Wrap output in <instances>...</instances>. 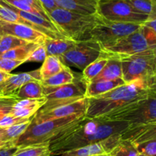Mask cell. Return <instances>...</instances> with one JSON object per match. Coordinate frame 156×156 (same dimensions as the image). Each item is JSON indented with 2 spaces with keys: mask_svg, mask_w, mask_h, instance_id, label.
<instances>
[{
  "mask_svg": "<svg viewBox=\"0 0 156 156\" xmlns=\"http://www.w3.org/2000/svg\"><path fill=\"white\" fill-rule=\"evenodd\" d=\"M150 47L139 29L136 31L123 37L108 47L101 48L103 56L123 57L149 50ZM156 50V49H155Z\"/></svg>",
  "mask_w": 156,
  "mask_h": 156,
  "instance_id": "10",
  "label": "cell"
},
{
  "mask_svg": "<svg viewBox=\"0 0 156 156\" xmlns=\"http://www.w3.org/2000/svg\"><path fill=\"white\" fill-rule=\"evenodd\" d=\"M23 63H24L23 61L13 60V59L0 57V70L10 73L12 70Z\"/></svg>",
  "mask_w": 156,
  "mask_h": 156,
  "instance_id": "37",
  "label": "cell"
},
{
  "mask_svg": "<svg viewBox=\"0 0 156 156\" xmlns=\"http://www.w3.org/2000/svg\"><path fill=\"white\" fill-rule=\"evenodd\" d=\"M62 35L75 42L91 40V31L98 21V15H81L57 8L48 14Z\"/></svg>",
  "mask_w": 156,
  "mask_h": 156,
  "instance_id": "3",
  "label": "cell"
},
{
  "mask_svg": "<svg viewBox=\"0 0 156 156\" xmlns=\"http://www.w3.org/2000/svg\"><path fill=\"white\" fill-rule=\"evenodd\" d=\"M119 121L127 122L130 125L156 123V94L143 100L136 108L123 116Z\"/></svg>",
  "mask_w": 156,
  "mask_h": 156,
  "instance_id": "12",
  "label": "cell"
},
{
  "mask_svg": "<svg viewBox=\"0 0 156 156\" xmlns=\"http://www.w3.org/2000/svg\"><path fill=\"white\" fill-rule=\"evenodd\" d=\"M96 14L105 19L114 22L142 24L149 15L133 9L126 0H98Z\"/></svg>",
  "mask_w": 156,
  "mask_h": 156,
  "instance_id": "7",
  "label": "cell"
},
{
  "mask_svg": "<svg viewBox=\"0 0 156 156\" xmlns=\"http://www.w3.org/2000/svg\"><path fill=\"white\" fill-rule=\"evenodd\" d=\"M58 8L81 14L94 15L97 12L98 0H55Z\"/></svg>",
  "mask_w": 156,
  "mask_h": 156,
  "instance_id": "17",
  "label": "cell"
},
{
  "mask_svg": "<svg viewBox=\"0 0 156 156\" xmlns=\"http://www.w3.org/2000/svg\"><path fill=\"white\" fill-rule=\"evenodd\" d=\"M12 75L13 74H12V73H6V72L2 71V70H0V85L4 83L5 81H7Z\"/></svg>",
  "mask_w": 156,
  "mask_h": 156,
  "instance_id": "41",
  "label": "cell"
},
{
  "mask_svg": "<svg viewBox=\"0 0 156 156\" xmlns=\"http://www.w3.org/2000/svg\"><path fill=\"white\" fill-rule=\"evenodd\" d=\"M85 115H73L56 120H47L39 124H30L25 132L20 136L13 146L24 148L33 145L50 143L52 140L63 132L66 129L73 126Z\"/></svg>",
  "mask_w": 156,
  "mask_h": 156,
  "instance_id": "4",
  "label": "cell"
},
{
  "mask_svg": "<svg viewBox=\"0 0 156 156\" xmlns=\"http://www.w3.org/2000/svg\"><path fill=\"white\" fill-rule=\"evenodd\" d=\"M12 156H51L50 143L33 145L20 148Z\"/></svg>",
  "mask_w": 156,
  "mask_h": 156,
  "instance_id": "29",
  "label": "cell"
},
{
  "mask_svg": "<svg viewBox=\"0 0 156 156\" xmlns=\"http://www.w3.org/2000/svg\"><path fill=\"white\" fill-rule=\"evenodd\" d=\"M108 156H138L139 153L129 141H121L109 154Z\"/></svg>",
  "mask_w": 156,
  "mask_h": 156,
  "instance_id": "32",
  "label": "cell"
},
{
  "mask_svg": "<svg viewBox=\"0 0 156 156\" xmlns=\"http://www.w3.org/2000/svg\"><path fill=\"white\" fill-rule=\"evenodd\" d=\"M31 119L33 118H21V117H15V116L12 115V114H9L0 119V127L3 128V129H6V128H9L10 127V126H14V125L22 123H24V122L27 121V120H31Z\"/></svg>",
  "mask_w": 156,
  "mask_h": 156,
  "instance_id": "36",
  "label": "cell"
},
{
  "mask_svg": "<svg viewBox=\"0 0 156 156\" xmlns=\"http://www.w3.org/2000/svg\"><path fill=\"white\" fill-rule=\"evenodd\" d=\"M85 86L82 78L76 79L73 83L60 86H43V93L47 101L38 111L44 112L84 98Z\"/></svg>",
  "mask_w": 156,
  "mask_h": 156,
  "instance_id": "6",
  "label": "cell"
},
{
  "mask_svg": "<svg viewBox=\"0 0 156 156\" xmlns=\"http://www.w3.org/2000/svg\"><path fill=\"white\" fill-rule=\"evenodd\" d=\"M18 100L15 96L14 97L0 98V119L4 116L10 114L14 105Z\"/></svg>",
  "mask_w": 156,
  "mask_h": 156,
  "instance_id": "34",
  "label": "cell"
},
{
  "mask_svg": "<svg viewBox=\"0 0 156 156\" xmlns=\"http://www.w3.org/2000/svg\"><path fill=\"white\" fill-rule=\"evenodd\" d=\"M5 131V129H3V128H1L0 127V136H1L2 135V133H4Z\"/></svg>",
  "mask_w": 156,
  "mask_h": 156,
  "instance_id": "42",
  "label": "cell"
},
{
  "mask_svg": "<svg viewBox=\"0 0 156 156\" xmlns=\"http://www.w3.org/2000/svg\"><path fill=\"white\" fill-rule=\"evenodd\" d=\"M31 120L32 119L22 123L14 125L5 129L4 133L0 136V147L5 146H14V141H15L20 136L25 132L26 129L31 123Z\"/></svg>",
  "mask_w": 156,
  "mask_h": 156,
  "instance_id": "22",
  "label": "cell"
},
{
  "mask_svg": "<svg viewBox=\"0 0 156 156\" xmlns=\"http://www.w3.org/2000/svg\"><path fill=\"white\" fill-rule=\"evenodd\" d=\"M107 57L108 59L105 66L104 67L101 72L90 82L122 79V66L120 59L116 56H107Z\"/></svg>",
  "mask_w": 156,
  "mask_h": 156,
  "instance_id": "19",
  "label": "cell"
},
{
  "mask_svg": "<svg viewBox=\"0 0 156 156\" xmlns=\"http://www.w3.org/2000/svg\"><path fill=\"white\" fill-rule=\"evenodd\" d=\"M96 156H108V155L105 154V155H96Z\"/></svg>",
  "mask_w": 156,
  "mask_h": 156,
  "instance_id": "44",
  "label": "cell"
},
{
  "mask_svg": "<svg viewBox=\"0 0 156 156\" xmlns=\"http://www.w3.org/2000/svg\"><path fill=\"white\" fill-rule=\"evenodd\" d=\"M15 97L18 100L23 99H39L44 98L43 85L41 81L32 80L24 84L17 91Z\"/></svg>",
  "mask_w": 156,
  "mask_h": 156,
  "instance_id": "23",
  "label": "cell"
},
{
  "mask_svg": "<svg viewBox=\"0 0 156 156\" xmlns=\"http://www.w3.org/2000/svg\"><path fill=\"white\" fill-rule=\"evenodd\" d=\"M153 94H156V87L143 81L124 84L105 94L88 98L85 117L119 121L123 116L136 108L143 100Z\"/></svg>",
  "mask_w": 156,
  "mask_h": 156,
  "instance_id": "1",
  "label": "cell"
},
{
  "mask_svg": "<svg viewBox=\"0 0 156 156\" xmlns=\"http://www.w3.org/2000/svg\"><path fill=\"white\" fill-rule=\"evenodd\" d=\"M19 148L16 146H5L0 147V156H12Z\"/></svg>",
  "mask_w": 156,
  "mask_h": 156,
  "instance_id": "40",
  "label": "cell"
},
{
  "mask_svg": "<svg viewBox=\"0 0 156 156\" xmlns=\"http://www.w3.org/2000/svg\"><path fill=\"white\" fill-rule=\"evenodd\" d=\"M118 58L121 62L122 79L125 84L143 81L156 87V50L149 49Z\"/></svg>",
  "mask_w": 156,
  "mask_h": 156,
  "instance_id": "5",
  "label": "cell"
},
{
  "mask_svg": "<svg viewBox=\"0 0 156 156\" xmlns=\"http://www.w3.org/2000/svg\"><path fill=\"white\" fill-rule=\"evenodd\" d=\"M135 10L150 15L156 14V0H126Z\"/></svg>",
  "mask_w": 156,
  "mask_h": 156,
  "instance_id": "30",
  "label": "cell"
},
{
  "mask_svg": "<svg viewBox=\"0 0 156 156\" xmlns=\"http://www.w3.org/2000/svg\"><path fill=\"white\" fill-rule=\"evenodd\" d=\"M108 57H105L103 56V54H101L100 57L90 63L88 66H86L82 70V80L85 85L91 82V80L101 72V70L108 62Z\"/></svg>",
  "mask_w": 156,
  "mask_h": 156,
  "instance_id": "26",
  "label": "cell"
},
{
  "mask_svg": "<svg viewBox=\"0 0 156 156\" xmlns=\"http://www.w3.org/2000/svg\"><path fill=\"white\" fill-rule=\"evenodd\" d=\"M2 35L1 34V33H0V41H1V38H2Z\"/></svg>",
  "mask_w": 156,
  "mask_h": 156,
  "instance_id": "46",
  "label": "cell"
},
{
  "mask_svg": "<svg viewBox=\"0 0 156 156\" xmlns=\"http://www.w3.org/2000/svg\"><path fill=\"white\" fill-rule=\"evenodd\" d=\"M76 79V78L75 77L74 74L71 71L70 68L64 66L62 69L59 73L46 80L41 81V82L43 86L57 87L73 83Z\"/></svg>",
  "mask_w": 156,
  "mask_h": 156,
  "instance_id": "25",
  "label": "cell"
},
{
  "mask_svg": "<svg viewBox=\"0 0 156 156\" xmlns=\"http://www.w3.org/2000/svg\"><path fill=\"white\" fill-rule=\"evenodd\" d=\"M32 80L41 81L39 69L29 73L27 72L16 75L13 74L7 81L2 83L1 98L14 97L19 88H21L24 84Z\"/></svg>",
  "mask_w": 156,
  "mask_h": 156,
  "instance_id": "15",
  "label": "cell"
},
{
  "mask_svg": "<svg viewBox=\"0 0 156 156\" xmlns=\"http://www.w3.org/2000/svg\"><path fill=\"white\" fill-rule=\"evenodd\" d=\"M0 20L5 22L9 23H14V24H21L27 25L28 27H31V28L34 29V30H37V31L41 32L44 34V35L47 37L53 38V39H59V37L57 35L54 34L50 33V32L47 31V30H44V29L41 28V27H37L35 24H32L30 21H27L22 17L20 16L17 13H15L14 11H12L4 2L0 0Z\"/></svg>",
  "mask_w": 156,
  "mask_h": 156,
  "instance_id": "18",
  "label": "cell"
},
{
  "mask_svg": "<svg viewBox=\"0 0 156 156\" xmlns=\"http://www.w3.org/2000/svg\"><path fill=\"white\" fill-rule=\"evenodd\" d=\"M138 156H146V155H143V154H139V155H138Z\"/></svg>",
  "mask_w": 156,
  "mask_h": 156,
  "instance_id": "45",
  "label": "cell"
},
{
  "mask_svg": "<svg viewBox=\"0 0 156 156\" xmlns=\"http://www.w3.org/2000/svg\"><path fill=\"white\" fill-rule=\"evenodd\" d=\"M27 41H23L11 35H2L0 41V56L6 52L14 48L27 44Z\"/></svg>",
  "mask_w": 156,
  "mask_h": 156,
  "instance_id": "31",
  "label": "cell"
},
{
  "mask_svg": "<svg viewBox=\"0 0 156 156\" xmlns=\"http://www.w3.org/2000/svg\"><path fill=\"white\" fill-rule=\"evenodd\" d=\"M88 108V98H84L81 100L58 107L54 109L49 110L44 112H37L34 114L30 124H39L47 120L63 118L73 115H85Z\"/></svg>",
  "mask_w": 156,
  "mask_h": 156,
  "instance_id": "11",
  "label": "cell"
},
{
  "mask_svg": "<svg viewBox=\"0 0 156 156\" xmlns=\"http://www.w3.org/2000/svg\"><path fill=\"white\" fill-rule=\"evenodd\" d=\"M0 33L2 35H11L28 43L41 44H44L46 35L27 25L21 24L5 22L0 20Z\"/></svg>",
  "mask_w": 156,
  "mask_h": 156,
  "instance_id": "13",
  "label": "cell"
},
{
  "mask_svg": "<svg viewBox=\"0 0 156 156\" xmlns=\"http://www.w3.org/2000/svg\"><path fill=\"white\" fill-rule=\"evenodd\" d=\"M18 1L24 3V4L28 5H30V6H31V7L34 8V9H37L38 12H41V15L44 16V18H45V19H47V21L53 22V21H52V20L50 19V16L47 15V12H46L45 11H44V9H43L42 5H41V4L40 3L39 0H18Z\"/></svg>",
  "mask_w": 156,
  "mask_h": 156,
  "instance_id": "38",
  "label": "cell"
},
{
  "mask_svg": "<svg viewBox=\"0 0 156 156\" xmlns=\"http://www.w3.org/2000/svg\"><path fill=\"white\" fill-rule=\"evenodd\" d=\"M121 141H129L133 145L140 144L151 140H156V123L135 124L128 127L120 134Z\"/></svg>",
  "mask_w": 156,
  "mask_h": 156,
  "instance_id": "14",
  "label": "cell"
},
{
  "mask_svg": "<svg viewBox=\"0 0 156 156\" xmlns=\"http://www.w3.org/2000/svg\"><path fill=\"white\" fill-rule=\"evenodd\" d=\"M47 56V51L43 44L38 45L33 51L31 52L27 59L25 60V62H44V59Z\"/></svg>",
  "mask_w": 156,
  "mask_h": 156,
  "instance_id": "35",
  "label": "cell"
},
{
  "mask_svg": "<svg viewBox=\"0 0 156 156\" xmlns=\"http://www.w3.org/2000/svg\"><path fill=\"white\" fill-rule=\"evenodd\" d=\"M105 149L101 143H94L84 147L78 148L73 150L67 151L61 154V156H96L105 155ZM108 155V154H107Z\"/></svg>",
  "mask_w": 156,
  "mask_h": 156,
  "instance_id": "28",
  "label": "cell"
},
{
  "mask_svg": "<svg viewBox=\"0 0 156 156\" xmlns=\"http://www.w3.org/2000/svg\"><path fill=\"white\" fill-rule=\"evenodd\" d=\"M63 66L64 65L58 57L54 56H47L43 62L42 66L39 69L41 82L57 74L62 69Z\"/></svg>",
  "mask_w": 156,
  "mask_h": 156,
  "instance_id": "24",
  "label": "cell"
},
{
  "mask_svg": "<svg viewBox=\"0 0 156 156\" xmlns=\"http://www.w3.org/2000/svg\"><path fill=\"white\" fill-rule=\"evenodd\" d=\"M125 82L122 79H117L111 81H101V82H90L85 86V98L97 97L101 94H105L114 88L124 85Z\"/></svg>",
  "mask_w": 156,
  "mask_h": 156,
  "instance_id": "20",
  "label": "cell"
},
{
  "mask_svg": "<svg viewBox=\"0 0 156 156\" xmlns=\"http://www.w3.org/2000/svg\"><path fill=\"white\" fill-rule=\"evenodd\" d=\"M102 54L101 47L93 40L76 42L74 47L58 57L66 66L83 70Z\"/></svg>",
  "mask_w": 156,
  "mask_h": 156,
  "instance_id": "9",
  "label": "cell"
},
{
  "mask_svg": "<svg viewBox=\"0 0 156 156\" xmlns=\"http://www.w3.org/2000/svg\"><path fill=\"white\" fill-rule=\"evenodd\" d=\"M129 125L125 121H108L84 116L50 142L51 155H60L67 151L101 143L123 133Z\"/></svg>",
  "mask_w": 156,
  "mask_h": 156,
  "instance_id": "2",
  "label": "cell"
},
{
  "mask_svg": "<svg viewBox=\"0 0 156 156\" xmlns=\"http://www.w3.org/2000/svg\"><path fill=\"white\" fill-rule=\"evenodd\" d=\"M133 146L139 154L146 156L156 155V140H148L140 144L134 145Z\"/></svg>",
  "mask_w": 156,
  "mask_h": 156,
  "instance_id": "33",
  "label": "cell"
},
{
  "mask_svg": "<svg viewBox=\"0 0 156 156\" xmlns=\"http://www.w3.org/2000/svg\"><path fill=\"white\" fill-rule=\"evenodd\" d=\"M141 24L114 22L98 15L96 25L91 31V40L100 44L101 48L112 45L117 40L140 29Z\"/></svg>",
  "mask_w": 156,
  "mask_h": 156,
  "instance_id": "8",
  "label": "cell"
},
{
  "mask_svg": "<svg viewBox=\"0 0 156 156\" xmlns=\"http://www.w3.org/2000/svg\"><path fill=\"white\" fill-rule=\"evenodd\" d=\"M2 84L0 85V98H1V91H2Z\"/></svg>",
  "mask_w": 156,
  "mask_h": 156,
  "instance_id": "43",
  "label": "cell"
},
{
  "mask_svg": "<svg viewBox=\"0 0 156 156\" xmlns=\"http://www.w3.org/2000/svg\"><path fill=\"white\" fill-rule=\"evenodd\" d=\"M45 97L39 99H23L14 105L10 114L17 117L24 119L33 118L34 114L46 103Z\"/></svg>",
  "mask_w": 156,
  "mask_h": 156,
  "instance_id": "16",
  "label": "cell"
},
{
  "mask_svg": "<svg viewBox=\"0 0 156 156\" xmlns=\"http://www.w3.org/2000/svg\"><path fill=\"white\" fill-rule=\"evenodd\" d=\"M76 42L70 39H53L47 37L43 45L47 51V56H54L59 57L69 50H71Z\"/></svg>",
  "mask_w": 156,
  "mask_h": 156,
  "instance_id": "21",
  "label": "cell"
},
{
  "mask_svg": "<svg viewBox=\"0 0 156 156\" xmlns=\"http://www.w3.org/2000/svg\"><path fill=\"white\" fill-rule=\"evenodd\" d=\"M39 2L47 15L58 8L57 5L55 2V0H39Z\"/></svg>",
  "mask_w": 156,
  "mask_h": 156,
  "instance_id": "39",
  "label": "cell"
},
{
  "mask_svg": "<svg viewBox=\"0 0 156 156\" xmlns=\"http://www.w3.org/2000/svg\"><path fill=\"white\" fill-rule=\"evenodd\" d=\"M38 45L39 44H34V43H27L25 45L20 46V47L6 52L0 57L13 59V60L23 61L24 62H25V60L28 57L29 55Z\"/></svg>",
  "mask_w": 156,
  "mask_h": 156,
  "instance_id": "27",
  "label": "cell"
}]
</instances>
